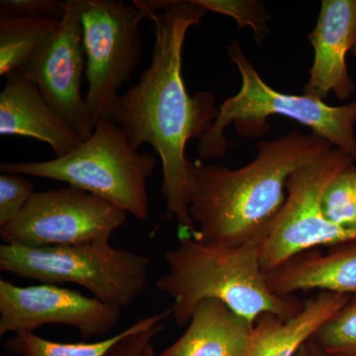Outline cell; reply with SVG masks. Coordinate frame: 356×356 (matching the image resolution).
<instances>
[{
  "label": "cell",
  "mask_w": 356,
  "mask_h": 356,
  "mask_svg": "<svg viewBox=\"0 0 356 356\" xmlns=\"http://www.w3.org/2000/svg\"><path fill=\"white\" fill-rule=\"evenodd\" d=\"M207 13L192 0H163V10L149 17L154 26L151 64L119 96L112 117L136 151L149 144L161 159L166 216L177 220L179 238H195L197 233L185 200V149L189 140L202 139L219 113L214 95L200 91L191 97L182 76L187 32Z\"/></svg>",
  "instance_id": "1"
},
{
  "label": "cell",
  "mask_w": 356,
  "mask_h": 356,
  "mask_svg": "<svg viewBox=\"0 0 356 356\" xmlns=\"http://www.w3.org/2000/svg\"><path fill=\"white\" fill-rule=\"evenodd\" d=\"M332 147L318 134L293 130L261 140L255 158L238 170L188 159L185 200L195 238L226 247H261L286 201L288 178Z\"/></svg>",
  "instance_id": "2"
},
{
  "label": "cell",
  "mask_w": 356,
  "mask_h": 356,
  "mask_svg": "<svg viewBox=\"0 0 356 356\" xmlns=\"http://www.w3.org/2000/svg\"><path fill=\"white\" fill-rule=\"evenodd\" d=\"M168 271L156 280L159 291L173 298L172 317L188 325L204 300H219L254 325L264 314L283 320L294 317L304 303L271 291L262 268L259 245H213L182 236L165 254Z\"/></svg>",
  "instance_id": "3"
},
{
  "label": "cell",
  "mask_w": 356,
  "mask_h": 356,
  "mask_svg": "<svg viewBox=\"0 0 356 356\" xmlns=\"http://www.w3.org/2000/svg\"><path fill=\"white\" fill-rule=\"evenodd\" d=\"M228 55L242 76V88L222 103L212 127L199 140V158L225 156L229 145L225 130L229 126H235L243 137L261 138L268 132L267 119L280 115L310 128L356 163V100L336 107L304 95H285L264 83L238 42L229 44Z\"/></svg>",
  "instance_id": "4"
},
{
  "label": "cell",
  "mask_w": 356,
  "mask_h": 356,
  "mask_svg": "<svg viewBox=\"0 0 356 356\" xmlns=\"http://www.w3.org/2000/svg\"><path fill=\"white\" fill-rule=\"evenodd\" d=\"M156 165V156L136 151L111 120L96 124L90 137L65 156L46 161L4 163L0 170L65 182L145 221L149 212L147 182Z\"/></svg>",
  "instance_id": "5"
},
{
  "label": "cell",
  "mask_w": 356,
  "mask_h": 356,
  "mask_svg": "<svg viewBox=\"0 0 356 356\" xmlns=\"http://www.w3.org/2000/svg\"><path fill=\"white\" fill-rule=\"evenodd\" d=\"M152 261L145 255L106 243L70 247L0 245V270L44 284L74 283L95 298L119 307L132 305L146 290Z\"/></svg>",
  "instance_id": "6"
},
{
  "label": "cell",
  "mask_w": 356,
  "mask_h": 356,
  "mask_svg": "<svg viewBox=\"0 0 356 356\" xmlns=\"http://www.w3.org/2000/svg\"><path fill=\"white\" fill-rule=\"evenodd\" d=\"M81 11L89 120L93 128L111 121L123 84L127 83L143 58L140 23L147 18L135 2L77 0Z\"/></svg>",
  "instance_id": "7"
},
{
  "label": "cell",
  "mask_w": 356,
  "mask_h": 356,
  "mask_svg": "<svg viewBox=\"0 0 356 356\" xmlns=\"http://www.w3.org/2000/svg\"><path fill=\"white\" fill-rule=\"evenodd\" d=\"M355 165L350 154L332 147L288 178L287 197L259 247L264 273L318 247L356 242V228H343L325 219L322 198L337 175Z\"/></svg>",
  "instance_id": "8"
},
{
  "label": "cell",
  "mask_w": 356,
  "mask_h": 356,
  "mask_svg": "<svg viewBox=\"0 0 356 356\" xmlns=\"http://www.w3.org/2000/svg\"><path fill=\"white\" fill-rule=\"evenodd\" d=\"M127 213L77 187L35 192L19 216L3 228L4 243L29 248L109 243Z\"/></svg>",
  "instance_id": "9"
},
{
  "label": "cell",
  "mask_w": 356,
  "mask_h": 356,
  "mask_svg": "<svg viewBox=\"0 0 356 356\" xmlns=\"http://www.w3.org/2000/svg\"><path fill=\"white\" fill-rule=\"evenodd\" d=\"M55 31L26 64L24 72L56 113L83 140L93 133L81 84L86 72L83 26L77 0L65 1Z\"/></svg>",
  "instance_id": "10"
},
{
  "label": "cell",
  "mask_w": 356,
  "mask_h": 356,
  "mask_svg": "<svg viewBox=\"0 0 356 356\" xmlns=\"http://www.w3.org/2000/svg\"><path fill=\"white\" fill-rule=\"evenodd\" d=\"M121 315L119 307L55 284L21 287L0 280V337L34 332L44 325H70L84 337H102Z\"/></svg>",
  "instance_id": "11"
},
{
  "label": "cell",
  "mask_w": 356,
  "mask_h": 356,
  "mask_svg": "<svg viewBox=\"0 0 356 356\" xmlns=\"http://www.w3.org/2000/svg\"><path fill=\"white\" fill-rule=\"evenodd\" d=\"M309 39L315 57L304 95L324 102L334 93L348 99L356 88L346 65V55L356 43V0H323Z\"/></svg>",
  "instance_id": "12"
},
{
  "label": "cell",
  "mask_w": 356,
  "mask_h": 356,
  "mask_svg": "<svg viewBox=\"0 0 356 356\" xmlns=\"http://www.w3.org/2000/svg\"><path fill=\"white\" fill-rule=\"evenodd\" d=\"M0 93V134L47 143L57 158L76 149L83 139L51 108L24 70L6 76Z\"/></svg>",
  "instance_id": "13"
},
{
  "label": "cell",
  "mask_w": 356,
  "mask_h": 356,
  "mask_svg": "<svg viewBox=\"0 0 356 356\" xmlns=\"http://www.w3.org/2000/svg\"><path fill=\"white\" fill-rule=\"evenodd\" d=\"M266 275L271 291L281 297L312 290L356 296V242L332 247L325 254L309 250Z\"/></svg>",
  "instance_id": "14"
},
{
  "label": "cell",
  "mask_w": 356,
  "mask_h": 356,
  "mask_svg": "<svg viewBox=\"0 0 356 356\" xmlns=\"http://www.w3.org/2000/svg\"><path fill=\"white\" fill-rule=\"evenodd\" d=\"M254 325L219 300H204L186 331L158 356H248Z\"/></svg>",
  "instance_id": "15"
},
{
  "label": "cell",
  "mask_w": 356,
  "mask_h": 356,
  "mask_svg": "<svg viewBox=\"0 0 356 356\" xmlns=\"http://www.w3.org/2000/svg\"><path fill=\"white\" fill-rule=\"evenodd\" d=\"M350 298L348 295L318 292L288 320L264 314L255 321L254 341L248 356H297L318 330Z\"/></svg>",
  "instance_id": "16"
},
{
  "label": "cell",
  "mask_w": 356,
  "mask_h": 356,
  "mask_svg": "<svg viewBox=\"0 0 356 356\" xmlns=\"http://www.w3.org/2000/svg\"><path fill=\"white\" fill-rule=\"evenodd\" d=\"M58 18L0 13V76L24 70L47 37L55 31Z\"/></svg>",
  "instance_id": "17"
},
{
  "label": "cell",
  "mask_w": 356,
  "mask_h": 356,
  "mask_svg": "<svg viewBox=\"0 0 356 356\" xmlns=\"http://www.w3.org/2000/svg\"><path fill=\"white\" fill-rule=\"evenodd\" d=\"M172 315V308L137 321L113 337L93 343H65L49 341L32 332H20L7 339L4 348L13 356H104L124 337L165 322Z\"/></svg>",
  "instance_id": "18"
},
{
  "label": "cell",
  "mask_w": 356,
  "mask_h": 356,
  "mask_svg": "<svg viewBox=\"0 0 356 356\" xmlns=\"http://www.w3.org/2000/svg\"><path fill=\"white\" fill-rule=\"evenodd\" d=\"M311 341L327 356H356V296H351Z\"/></svg>",
  "instance_id": "19"
},
{
  "label": "cell",
  "mask_w": 356,
  "mask_h": 356,
  "mask_svg": "<svg viewBox=\"0 0 356 356\" xmlns=\"http://www.w3.org/2000/svg\"><path fill=\"white\" fill-rule=\"evenodd\" d=\"M355 165L337 175L325 187L322 210L325 219L343 228H356Z\"/></svg>",
  "instance_id": "20"
},
{
  "label": "cell",
  "mask_w": 356,
  "mask_h": 356,
  "mask_svg": "<svg viewBox=\"0 0 356 356\" xmlns=\"http://www.w3.org/2000/svg\"><path fill=\"white\" fill-rule=\"evenodd\" d=\"M207 11L229 16L241 27H250L257 43L266 39L268 32L269 14L262 2L255 0H192Z\"/></svg>",
  "instance_id": "21"
},
{
  "label": "cell",
  "mask_w": 356,
  "mask_h": 356,
  "mask_svg": "<svg viewBox=\"0 0 356 356\" xmlns=\"http://www.w3.org/2000/svg\"><path fill=\"white\" fill-rule=\"evenodd\" d=\"M34 184L23 175L2 173L0 175V228L16 219L34 192Z\"/></svg>",
  "instance_id": "22"
},
{
  "label": "cell",
  "mask_w": 356,
  "mask_h": 356,
  "mask_svg": "<svg viewBox=\"0 0 356 356\" xmlns=\"http://www.w3.org/2000/svg\"><path fill=\"white\" fill-rule=\"evenodd\" d=\"M65 1L58 0H1L0 13L18 16H48L62 19Z\"/></svg>",
  "instance_id": "23"
},
{
  "label": "cell",
  "mask_w": 356,
  "mask_h": 356,
  "mask_svg": "<svg viewBox=\"0 0 356 356\" xmlns=\"http://www.w3.org/2000/svg\"><path fill=\"white\" fill-rule=\"evenodd\" d=\"M165 330L163 323L140 330L122 339L104 356H144L147 346L154 337Z\"/></svg>",
  "instance_id": "24"
},
{
  "label": "cell",
  "mask_w": 356,
  "mask_h": 356,
  "mask_svg": "<svg viewBox=\"0 0 356 356\" xmlns=\"http://www.w3.org/2000/svg\"><path fill=\"white\" fill-rule=\"evenodd\" d=\"M307 350H308V356H327L311 339L307 343Z\"/></svg>",
  "instance_id": "25"
},
{
  "label": "cell",
  "mask_w": 356,
  "mask_h": 356,
  "mask_svg": "<svg viewBox=\"0 0 356 356\" xmlns=\"http://www.w3.org/2000/svg\"><path fill=\"white\" fill-rule=\"evenodd\" d=\"M144 356H158L156 355V351H154V346L151 344L147 346L146 350H145Z\"/></svg>",
  "instance_id": "26"
},
{
  "label": "cell",
  "mask_w": 356,
  "mask_h": 356,
  "mask_svg": "<svg viewBox=\"0 0 356 356\" xmlns=\"http://www.w3.org/2000/svg\"><path fill=\"white\" fill-rule=\"evenodd\" d=\"M297 356H308V350H307V344L304 346L303 348L300 350L298 355Z\"/></svg>",
  "instance_id": "27"
},
{
  "label": "cell",
  "mask_w": 356,
  "mask_h": 356,
  "mask_svg": "<svg viewBox=\"0 0 356 356\" xmlns=\"http://www.w3.org/2000/svg\"><path fill=\"white\" fill-rule=\"evenodd\" d=\"M351 53H353V55L356 58V43L355 47H353V50H351Z\"/></svg>",
  "instance_id": "28"
},
{
  "label": "cell",
  "mask_w": 356,
  "mask_h": 356,
  "mask_svg": "<svg viewBox=\"0 0 356 356\" xmlns=\"http://www.w3.org/2000/svg\"><path fill=\"white\" fill-rule=\"evenodd\" d=\"M0 356H13V355H9V353H2V355H0Z\"/></svg>",
  "instance_id": "29"
},
{
  "label": "cell",
  "mask_w": 356,
  "mask_h": 356,
  "mask_svg": "<svg viewBox=\"0 0 356 356\" xmlns=\"http://www.w3.org/2000/svg\"><path fill=\"white\" fill-rule=\"evenodd\" d=\"M355 185H356V173H355Z\"/></svg>",
  "instance_id": "30"
}]
</instances>
